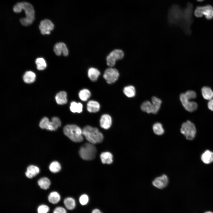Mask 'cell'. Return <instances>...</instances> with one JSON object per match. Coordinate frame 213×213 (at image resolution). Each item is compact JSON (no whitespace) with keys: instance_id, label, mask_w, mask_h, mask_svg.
Masks as SVG:
<instances>
[{"instance_id":"cell-1","label":"cell","mask_w":213,"mask_h":213,"mask_svg":"<svg viewBox=\"0 0 213 213\" xmlns=\"http://www.w3.org/2000/svg\"><path fill=\"white\" fill-rule=\"evenodd\" d=\"M193 12L188 7L182 9L177 5H174L170 11L168 19L171 24L181 23L185 32L190 30V27L193 21Z\"/></svg>"},{"instance_id":"cell-31","label":"cell","mask_w":213,"mask_h":213,"mask_svg":"<svg viewBox=\"0 0 213 213\" xmlns=\"http://www.w3.org/2000/svg\"><path fill=\"white\" fill-rule=\"evenodd\" d=\"M154 133L158 135H162L164 132V130L162 124L159 122H156L154 124L152 127Z\"/></svg>"},{"instance_id":"cell-27","label":"cell","mask_w":213,"mask_h":213,"mask_svg":"<svg viewBox=\"0 0 213 213\" xmlns=\"http://www.w3.org/2000/svg\"><path fill=\"white\" fill-rule=\"evenodd\" d=\"M83 107V105L80 103H77L75 101H72L70 103V109L73 113L81 112L82 111Z\"/></svg>"},{"instance_id":"cell-42","label":"cell","mask_w":213,"mask_h":213,"mask_svg":"<svg viewBox=\"0 0 213 213\" xmlns=\"http://www.w3.org/2000/svg\"><path fill=\"white\" fill-rule=\"evenodd\" d=\"M197 0L199 1H203L204 0Z\"/></svg>"},{"instance_id":"cell-6","label":"cell","mask_w":213,"mask_h":213,"mask_svg":"<svg viewBox=\"0 0 213 213\" xmlns=\"http://www.w3.org/2000/svg\"><path fill=\"white\" fill-rule=\"evenodd\" d=\"M40 127L42 129L53 131L57 130L61 125V122L59 118L54 117L52 118L51 121L46 117H43L40 121Z\"/></svg>"},{"instance_id":"cell-21","label":"cell","mask_w":213,"mask_h":213,"mask_svg":"<svg viewBox=\"0 0 213 213\" xmlns=\"http://www.w3.org/2000/svg\"><path fill=\"white\" fill-rule=\"evenodd\" d=\"M67 94L64 91H61L58 93L55 97V100L57 104L63 105L67 102Z\"/></svg>"},{"instance_id":"cell-12","label":"cell","mask_w":213,"mask_h":213,"mask_svg":"<svg viewBox=\"0 0 213 213\" xmlns=\"http://www.w3.org/2000/svg\"><path fill=\"white\" fill-rule=\"evenodd\" d=\"M54 27L53 24L50 20L46 19L41 22L39 28L41 33L45 35L50 34Z\"/></svg>"},{"instance_id":"cell-17","label":"cell","mask_w":213,"mask_h":213,"mask_svg":"<svg viewBox=\"0 0 213 213\" xmlns=\"http://www.w3.org/2000/svg\"><path fill=\"white\" fill-rule=\"evenodd\" d=\"M39 169L37 166L30 165L28 167L27 171L25 173L26 176L31 178L37 175L39 172Z\"/></svg>"},{"instance_id":"cell-33","label":"cell","mask_w":213,"mask_h":213,"mask_svg":"<svg viewBox=\"0 0 213 213\" xmlns=\"http://www.w3.org/2000/svg\"><path fill=\"white\" fill-rule=\"evenodd\" d=\"M37 68L39 70H43L46 67V64L45 60L42 58H38L36 60Z\"/></svg>"},{"instance_id":"cell-39","label":"cell","mask_w":213,"mask_h":213,"mask_svg":"<svg viewBox=\"0 0 213 213\" xmlns=\"http://www.w3.org/2000/svg\"><path fill=\"white\" fill-rule=\"evenodd\" d=\"M208 107L210 110L213 111V99L209 100L208 103Z\"/></svg>"},{"instance_id":"cell-18","label":"cell","mask_w":213,"mask_h":213,"mask_svg":"<svg viewBox=\"0 0 213 213\" xmlns=\"http://www.w3.org/2000/svg\"><path fill=\"white\" fill-rule=\"evenodd\" d=\"M201 160L204 163L209 164L213 162V152L206 150L201 155Z\"/></svg>"},{"instance_id":"cell-34","label":"cell","mask_w":213,"mask_h":213,"mask_svg":"<svg viewBox=\"0 0 213 213\" xmlns=\"http://www.w3.org/2000/svg\"><path fill=\"white\" fill-rule=\"evenodd\" d=\"M151 102L154 104L157 112L159 109L162 103L161 100L158 98L153 96L151 99Z\"/></svg>"},{"instance_id":"cell-14","label":"cell","mask_w":213,"mask_h":213,"mask_svg":"<svg viewBox=\"0 0 213 213\" xmlns=\"http://www.w3.org/2000/svg\"><path fill=\"white\" fill-rule=\"evenodd\" d=\"M54 50L55 54L59 56L62 54L64 56L68 55L69 51L66 44L63 42L56 43L54 46Z\"/></svg>"},{"instance_id":"cell-35","label":"cell","mask_w":213,"mask_h":213,"mask_svg":"<svg viewBox=\"0 0 213 213\" xmlns=\"http://www.w3.org/2000/svg\"><path fill=\"white\" fill-rule=\"evenodd\" d=\"M49 210V208L48 206L44 204L39 206L37 209L38 213H47Z\"/></svg>"},{"instance_id":"cell-32","label":"cell","mask_w":213,"mask_h":213,"mask_svg":"<svg viewBox=\"0 0 213 213\" xmlns=\"http://www.w3.org/2000/svg\"><path fill=\"white\" fill-rule=\"evenodd\" d=\"M61 166L59 162L56 161L52 162L50 164L49 167L50 170L53 173H57L59 172L61 169Z\"/></svg>"},{"instance_id":"cell-29","label":"cell","mask_w":213,"mask_h":213,"mask_svg":"<svg viewBox=\"0 0 213 213\" xmlns=\"http://www.w3.org/2000/svg\"><path fill=\"white\" fill-rule=\"evenodd\" d=\"M38 184L41 189L46 190L49 188L50 186V181L48 178L43 177L38 180Z\"/></svg>"},{"instance_id":"cell-20","label":"cell","mask_w":213,"mask_h":213,"mask_svg":"<svg viewBox=\"0 0 213 213\" xmlns=\"http://www.w3.org/2000/svg\"><path fill=\"white\" fill-rule=\"evenodd\" d=\"M100 74V71L95 68L91 67L88 70V76L90 79L92 81H96Z\"/></svg>"},{"instance_id":"cell-22","label":"cell","mask_w":213,"mask_h":213,"mask_svg":"<svg viewBox=\"0 0 213 213\" xmlns=\"http://www.w3.org/2000/svg\"><path fill=\"white\" fill-rule=\"evenodd\" d=\"M100 158L102 162L104 164H111L113 162L112 155L109 152L102 153L100 155Z\"/></svg>"},{"instance_id":"cell-30","label":"cell","mask_w":213,"mask_h":213,"mask_svg":"<svg viewBox=\"0 0 213 213\" xmlns=\"http://www.w3.org/2000/svg\"><path fill=\"white\" fill-rule=\"evenodd\" d=\"M90 92L87 89H83L79 92V96L80 99L83 101H86L91 96Z\"/></svg>"},{"instance_id":"cell-38","label":"cell","mask_w":213,"mask_h":213,"mask_svg":"<svg viewBox=\"0 0 213 213\" xmlns=\"http://www.w3.org/2000/svg\"><path fill=\"white\" fill-rule=\"evenodd\" d=\"M53 213H67V211L64 208L59 206L55 208Z\"/></svg>"},{"instance_id":"cell-11","label":"cell","mask_w":213,"mask_h":213,"mask_svg":"<svg viewBox=\"0 0 213 213\" xmlns=\"http://www.w3.org/2000/svg\"><path fill=\"white\" fill-rule=\"evenodd\" d=\"M180 99L182 104L187 111L192 112L197 109L198 105L197 103L194 101H190V100L186 97L184 93L180 94Z\"/></svg>"},{"instance_id":"cell-37","label":"cell","mask_w":213,"mask_h":213,"mask_svg":"<svg viewBox=\"0 0 213 213\" xmlns=\"http://www.w3.org/2000/svg\"><path fill=\"white\" fill-rule=\"evenodd\" d=\"M79 201L80 203L83 205H86L89 201V198L85 194L82 195L80 197Z\"/></svg>"},{"instance_id":"cell-36","label":"cell","mask_w":213,"mask_h":213,"mask_svg":"<svg viewBox=\"0 0 213 213\" xmlns=\"http://www.w3.org/2000/svg\"><path fill=\"white\" fill-rule=\"evenodd\" d=\"M184 93L186 97L190 100L195 99L196 97V93L193 91L188 90Z\"/></svg>"},{"instance_id":"cell-7","label":"cell","mask_w":213,"mask_h":213,"mask_svg":"<svg viewBox=\"0 0 213 213\" xmlns=\"http://www.w3.org/2000/svg\"><path fill=\"white\" fill-rule=\"evenodd\" d=\"M180 132L187 139L191 140L194 138L196 130L194 124L190 121L188 120L182 124Z\"/></svg>"},{"instance_id":"cell-41","label":"cell","mask_w":213,"mask_h":213,"mask_svg":"<svg viewBox=\"0 0 213 213\" xmlns=\"http://www.w3.org/2000/svg\"><path fill=\"white\" fill-rule=\"evenodd\" d=\"M204 213H213V212L210 211H207L204 212Z\"/></svg>"},{"instance_id":"cell-13","label":"cell","mask_w":213,"mask_h":213,"mask_svg":"<svg viewBox=\"0 0 213 213\" xmlns=\"http://www.w3.org/2000/svg\"><path fill=\"white\" fill-rule=\"evenodd\" d=\"M168 183L167 176L163 175L161 176L156 178L153 181V185L159 189H162L165 187Z\"/></svg>"},{"instance_id":"cell-15","label":"cell","mask_w":213,"mask_h":213,"mask_svg":"<svg viewBox=\"0 0 213 213\" xmlns=\"http://www.w3.org/2000/svg\"><path fill=\"white\" fill-rule=\"evenodd\" d=\"M141 108L142 111L148 113H152L154 114L157 112L154 104L150 101H146L142 104Z\"/></svg>"},{"instance_id":"cell-5","label":"cell","mask_w":213,"mask_h":213,"mask_svg":"<svg viewBox=\"0 0 213 213\" xmlns=\"http://www.w3.org/2000/svg\"><path fill=\"white\" fill-rule=\"evenodd\" d=\"M97 149L93 144L86 143L80 148L79 153L80 157L85 160H91L95 157Z\"/></svg>"},{"instance_id":"cell-40","label":"cell","mask_w":213,"mask_h":213,"mask_svg":"<svg viewBox=\"0 0 213 213\" xmlns=\"http://www.w3.org/2000/svg\"><path fill=\"white\" fill-rule=\"evenodd\" d=\"M92 213H102L99 209H96L93 210Z\"/></svg>"},{"instance_id":"cell-19","label":"cell","mask_w":213,"mask_h":213,"mask_svg":"<svg viewBox=\"0 0 213 213\" xmlns=\"http://www.w3.org/2000/svg\"><path fill=\"white\" fill-rule=\"evenodd\" d=\"M100 108L99 103L97 101L91 100L87 104V109L90 112H96L99 111Z\"/></svg>"},{"instance_id":"cell-10","label":"cell","mask_w":213,"mask_h":213,"mask_svg":"<svg viewBox=\"0 0 213 213\" xmlns=\"http://www.w3.org/2000/svg\"><path fill=\"white\" fill-rule=\"evenodd\" d=\"M119 76V73L118 70L112 67L106 69L103 75L104 78L109 84L116 82L118 80Z\"/></svg>"},{"instance_id":"cell-9","label":"cell","mask_w":213,"mask_h":213,"mask_svg":"<svg viewBox=\"0 0 213 213\" xmlns=\"http://www.w3.org/2000/svg\"><path fill=\"white\" fill-rule=\"evenodd\" d=\"M124 55L123 51L121 49L113 50L106 57L107 64L110 67H113L115 64L116 61L122 59Z\"/></svg>"},{"instance_id":"cell-24","label":"cell","mask_w":213,"mask_h":213,"mask_svg":"<svg viewBox=\"0 0 213 213\" xmlns=\"http://www.w3.org/2000/svg\"><path fill=\"white\" fill-rule=\"evenodd\" d=\"M36 75L35 73L31 71H27L23 76V80L25 82L30 83L33 82L35 80Z\"/></svg>"},{"instance_id":"cell-28","label":"cell","mask_w":213,"mask_h":213,"mask_svg":"<svg viewBox=\"0 0 213 213\" xmlns=\"http://www.w3.org/2000/svg\"><path fill=\"white\" fill-rule=\"evenodd\" d=\"M64 203L67 209L69 210H72L74 209L76 205L75 200L71 197L65 198L64 200Z\"/></svg>"},{"instance_id":"cell-26","label":"cell","mask_w":213,"mask_h":213,"mask_svg":"<svg viewBox=\"0 0 213 213\" xmlns=\"http://www.w3.org/2000/svg\"><path fill=\"white\" fill-rule=\"evenodd\" d=\"M123 92L124 94L128 97L132 98L135 95L136 91L135 87L133 85H129L124 87Z\"/></svg>"},{"instance_id":"cell-25","label":"cell","mask_w":213,"mask_h":213,"mask_svg":"<svg viewBox=\"0 0 213 213\" xmlns=\"http://www.w3.org/2000/svg\"><path fill=\"white\" fill-rule=\"evenodd\" d=\"M61 197L59 194L56 191L51 192L49 195L48 199L49 201L53 204H56L58 203Z\"/></svg>"},{"instance_id":"cell-23","label":"cell","mask_w":213,"mask_h":213,"mask_svg":"<svg viewBox=\"0 0 213 213\" xmlns=\"http://www.w3.org/2000/svg\"><path fill=\"white\" fill-rule=\"evenodd\" d=\"M203 98L205 99L210 100L213 98V91L211 88L208 86H204L201 90Z\"/></svg>"},{"instance_id":"cell-3","label":"cell","mask_w":213,"mask_h":213,"mask_svg":"<svg viewBox=\"0 0 213 213\" xmlns=\"http://www.w3.org/2000/svg\"><path fill=\"white\" fill-rule=\"evenodd\" d=\"M83 135L91 143L94 144L101 143L103 139V135L98 129L89 125L85 127L82 130Z\"/></svg>"},{"instance_id":"cell-2","label":"cell","mask_w":213,"mask_h":213,"mask_svg":"<svg viewBox=\"0 0 213 213\" xmlns=\"http://www.w3.org/2000/svg\"><path fill=\"white\" fill-rule=\"evenodd\" d=\"M22 10L24 11L26 17L21 18L20 20V22L23 26H29L35 19V12L33 7L30 3L23 2L17 3L13 8V11L16 13L21 12Z\"/></svg>"},{"instance_id":"cell-4","label":"cell","mask_w":213,"mask_h":213,"mask_svg":"<svg viewBox=\"0 0 213 213\" xmlns=\"http://www.w3.org/2000/svg\"><path fill=\"white\" fill-rule=\"evenodd\" d=\"M64 134L70 139L75 142H80L83 140L82 130L75 125H68L63 129Z\"/></svg>"},{"instance_id":"cell-8","label":"cell","mask_w":213,"mask_h":213,"mask_svg":"<svg viewBox=\"0 0 213 213\" xmlns=\"http://www.w3.org/2000/svg\"><path fill=\"white\" fill-rule=\"evenodd\" d=\"M194 14L197 17L204 15L206 19H211L213 18V7L209 5L197 7L194 10Z\"/></svg>"},{"instance_id":"cell-16","label":"cell","mask_w":213,"mask_h":213,"mask_svg":"<svg viewBox=\"0 0 213 213\" xmlns=\"http://www.w3.org/2000/svg\"><path fill=\"white\" fill-rule=\"evenodd\" d=\"M100 122L102 128L105 129H108L112 125V118L108 114H103L101 118Z\"/></svg>"}]
</instances>
